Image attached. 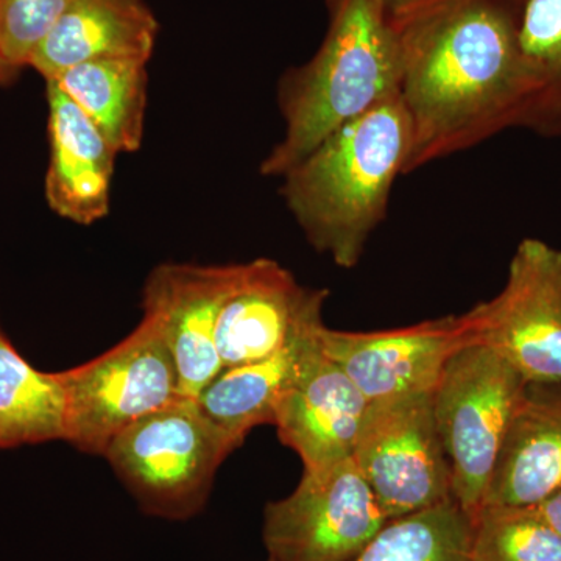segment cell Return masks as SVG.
<instances>
[{"label":"cell","instance_id":"obj_1","mask_svg":"<svg viewBox=\"0 0 561 561\" xmlns=\"http://www.w3.org/2000/svg\"><path fill=\"white\" fill-rule=\"evenodd\" d=\"M519 0H427L393 16L401 101L412 128L405 175L518 127Z\"/></svg>","mask_w":561,"mask_h":561},{"label":"cell","instance_id":"obj_2","mask_svg":"<svg viewBox=\"0 0 561 561\" xmlns=\"http://www.w3.org/2000/svg\"><path fill=\"white\" fill-rule=\"evenodd\" d=\"M411 150V122L398 92L332 131L280 176V195L313 249L339 267L359 264Z\"/></svg>","mask_w":561,"mask_h":561},{"label":"cell","instance_id":"obj_3","mask_svg":"<svg viewBox=\"0 0 561 561\" xmlns=\"http://www.w3.org/2000/svg\"><path fill=\"white\" fill-rule=\"evenodd\" d=\"M324 3L328 31L319 50L280 77L284 133L262 161L261 175L280 179L332 131L400 92V38L381 0Z\"/></svg>","mask_w":561,"mask_h":561},{"label":"cell","instance_id":"obj_4","mask_svg":"<svg viewBox=\"0 0 561 561\" xmlns=\"http://www.w3.org/2000/svg\"><path fill=\"white\" fill-rule=\"evenodd\" d=\"M241 446L197 400L180 398L121 432L103 457L144 512L184 522L203 511L217 471Z\"/></svg>","mask_w":561,"mask_h":561},{"label":"cell","instance_id":"obj_5","mask_svg":"<svg viewBox=\"0 0 561 561\" xmlns=\"http://www.w3.org/2000/svg\"><path fill=\"white\" fill-rule=\"evenodd\" d=\"M529 382L489 346L453 354L432 390V411L449 470L453 497L474 522L482 511L505 435Z\"/></svg>","mask_w":561,"mask_h":561},{"label":"cell","instance_id":"obj_6","mask_svg":"<svg viewBox=\"0 0 561 561\" xmlns=\"http://www.w3.org/2000/svg\"><path fill=\"white\" fill-rule=\"evenodd\" d=\"M57 378L65 391L62 440L95 456L136 421L183 398L172 351L149 316L113 348Z\"/></svg>","mask_w":561,"mask_h":561},{"label":"cell","instance_id":"obj_7","mask_svg":"<svg viewBox=\"0 0 561 561\" xmlns=\"http://www.w3.org/2000/svg\"><path fill=\"white\" fill-rule=\"evenodd\" d=\"M470 343L489 346L530 383L561 382V250L526 238L496 297L463 313Z\"/></svg>","mask_w":561,"mask_h":561},{"label":"cell","instance_id":"obj_8","mask_svg":"<svg viewBox=\"0 0 561 561\" xmlns=\"http://www.w3.org/2000/svg\"><path fill=\"white\" fill-rule=\"evenodd\" d=\"M353 460L387 522L453 497L432 391L370 402Z\"/></svg>","mask_w":561,"mask_h":561},{"label":"cell","instance_id":"obj_9","mask_svg":"<svg viewBox=\"0 0 561 561\" xmlns=\"http://www.w3.org/2000/svg\"><path fill=\"white\" fill-rule=\"evenodd\" d=\"M387 523L353 459L302 472L262 519L267 561H351Z\"/></svg>","mask_w":561,"mask_h":561},{"label":"cell","instance_id":"obj_10","mask_svg":"<svg viewBox=\"0 0 561 561\" xmlns=\"http://www.w3.org/2000/svg\"><path fill=\"white\" fill-rule=\"evenodd\" d=\"M324 357L348 376L368 402L434 390L456 351L470 343L463 313L382 331L320 334Z\"/></svg>","mask_w":561,"mask_h":561},{"label":"cell","instance_id":"obj_11","mask_svg":"<svg viewBox=\"0 0 561 561\" xmlns=\"http://www.w3.org/2000/svg\"><path fill=\"white\" fill-rule=\"evenodd\" d=\"M243 264L158 265L144 286V316L158 321L179 368L181 394H198L220 375L217 321Z\"/></svg>","mask_w":561,"mask_h":561},{"label":"cell","instance_id":"obj_12","mask_svg":"<svg viewBox=\"0 0 561 561\" xmlns=\"http://www.w3.org/2000/svg\"><path fill=\"white\" fill-rule=\"evenodd\" d=\"M327 289L301 286L273 260L245 262L238 286L221 308L216 348L221 368L265 359L309 321L323 316Z\"/></svg>","mask_w":561,"mask_h":561},{"label":"cell","instance_id":"obj_13","mask_svg":"<svg viewBox=\"0 0 561 561\" xmlns=\"http://www.w3.org/2000/svg\"><path fill=\"white\" fill-rule=\"evenodd\" d=\"M368 402L323 351L276 409L279 440L297 453L306 471L353 459Z\"/></svg>","mask_w":561,"mask_h":561},{"label":"cell","instance_id":"obj_14","mask_svg":"<svg viewBox=\"0 0 561 561\" xmlns=\"http://www.w3.org/2000/svg\"><path fill=\"white\" fill-rule=\"evenodd\" d=\"M50 162L46 198L62 219L92 225L108 214L116 150L68 95L47 81Z\"/></svg>","mask_w":561,"mask_h":561},{"label":"cell","instance_id":"obj_15","mask_svg":"<svg viewBox=\"0 0 561 561\" xmlns=\"http://www.w3.org/2000/svg\"><path fill=\"white\" fill-rule=\"evenodd\" d=\"M560 491L561 382H529L505 435L483 507H537Z\"/></svg>","mask_w":561,"mask_h":561},{"label":"cell","instance_id":"obj_16","mask_svg":"<svg viewBox=\"0 0 561 561\" xmlns=\"http://www.w3.org/2000/svg\"><path fill=\"white\" fill-rule=\"evenodd\" d=\"M160 25L146 0H72L28 66L46 80L81 62L150 61Z\"/></svg>","mask_w":561,"mask_h":561},{"label":"cell","instance_id":"obj_17","mask_svg":"<svg viewBox=\"0 0 561 561\" xmlns=\"http://www.w3.org/2000/svg\"><path fill=\"white\" fill-rule=\"evenodd\" d=\"M323 328L317 317L272 356L221 370L198 394L202 411L243 445L254 427L273 424L280 400L320 356Z\"/></svg>","mask_w":561,"mask_h":561},{"label":"cell","instance_id":"obj_18","mask_svg":"<svg viewBox=\"0 0 561 561\" xmlns=\"http://www.w3.org/2000/svg\"><path fill=\"white\" fill-rule=\"evenodd\" d=\"M147 65L135 58L88 61L46 81H54L87 114L116 153H135L146 124Z\"/></svg>","mask_w":561,"mask_h":561},{"label":"cell","instance_id":"obj_19","mask_svg":"<svg viewBox=\"0 0 561 561\" xmlns=\"http://www.w3.org/2000/svg\"><path fill=\"white\" fill-rule=\"evenodd\" d=\"M523 106L518 128L561 140V0H526L518 32Z\"/></svg>","mask_w":561,"mask_h":561},{"label":"cell","instance_id":"obj_20","mask_svg":"<svg viewBox=\"0 0 561 561\" xmlns=\"http://www.w3.org/2000/svg\"><path fill=\"white\" fill-rule=\"evenodd\" d=\"M57 373L33 368L0 330V449L65 438Z\"/></svg>","mask_w":561,"mask_h":561},{"label":"cell","instance_id":"obj_21","mask_svg":"<svg viewBox=\"0 0 561 561\" xmlns=\"http://www.w3.org/2000/svg\"><path fill=\"white\" fill-rule=\"evenodd\" d=\"M472 522L451 500L390 519L351 561H474Z\"/></svg>","mask_w":561,"mask_h":561},{"label":"cell","instance_id":"obj_22","mask_svg":"<svg viewBox=\"0 0 561 561\" xmlns=\"http://www.w3.org/2000/svg\"><path fill=\"white\" fill-rule=\"evenodd\" d=\"M471 552L474 561H561V535L534 508L483 507Z\"/></svg>","mask_w":561,"mask_h":561},{"label":"cell","instance_id":"obj_23","mask_svg":"<svg viewBox=\"0 0 561 561\" xmlns=\"http://www.w3.org/2000/svg\"><path fill=\"white\" fill-rule=\"evenodd\" d=\"M72 0H0V57L13 68L28 66Z\"/></svg>","mask_w":561,"mask_h":561},{"label":"cell","instance_id":"obj_24","mask_svg":"<svg viewBox=\"0 0 561 561\" xmlns=\"http://www.w3.org/2000/svg\"><path fill=\"white\" fill-rule=\"evenodd\" d=\"M538 512L541 518L551 524L553 529L559 531L561 535V491L560 493L553 494L545 502H541L537 507H530Z\"/></svg>","mask_w":561,"mask_h":561},{"label":"cell","instance_id":"obj_25","mask_svg":"<svg viewBox=\"0 0 561 561\" xmlns=\"http://www.w3.org/2000/svg\"><path fill=\"white\" fill-rule=\"evenodd\" d=\"M382 5L389 11L391 18L404 13V11L415 9L427 0H381Z\"/></svg>","mask_w":561,"mask_h":561},{"label":"cell","instance_id":"obj_26","mask_svg":"<svg viewBox=\"0 0 561 561\" xmlns=\"http://www.w3.org/2000/svg\"><path fill=\"white\" fill-rule=\"evenodd\" d=\"M18 70L20 69L13 68L0 57V83H10L16 77Z\"/></svg>","mask_w":561,"mask_h":561},{"label":"cell","instance_id":"obj_27","mask_svg":"<svg viewBox=\"0 0 561 561\" xmlns=\"http://www.w3.org/2000/svg\"><path fill=\"white\" fill-rule=\"evenodd\" d=\"M519 2H523V3H524V2H526V0H519Z\"/></svg>","mask_w":561,"mask_h":561}]
</instances>
